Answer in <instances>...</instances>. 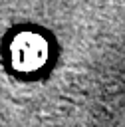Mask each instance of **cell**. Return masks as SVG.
Listing matches in <instances>:
<instances>
[{
  "mask_svg": "<svg viewBox=\"0 0 125 127\" xmlns=\"http://www.w3.org/2000/svg\"><path fill=\"white\" fill-rule=\"evenodd\" d=\"M8 60L18 73H34L48 64L50 44L40 32L22 30L8 44Z\"/></svg>",
  "mask_w": 125,
  "mask_h": 127,
  "instance_id": "cell-1",
  "label": "cell"
}]
</instances>
